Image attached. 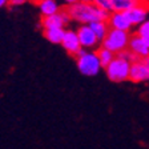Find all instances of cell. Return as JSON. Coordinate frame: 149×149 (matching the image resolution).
<instances>
[{"label": "cell", "instance_id": "cell-1", "mask_svg": "<svg viewBox=\"0 0 149 149\" xmlns=\"http://www.w3.org/2000/svg\"><path fill=\"white\" fill-rule=\"evenodd\" d=\"M67 12L69 13L71 20L79 23L80 25L92 24L95 22H108L111 15L104 9H100L93 3H83V1L68 6Z\"/></svg>", "mask_w": 149, "mask_h": 149}, {"label": "cell", "instance_id": "cell-2", "mask_svg": "<svg viewBox=\"0 0 149 149\" xmlns=\"http://www.w3.org/2000/svg\"><path fill=\"white\" fill-rule=\"evenodd\" d=\"M76 67L83 76L88 77L97 76L100 71L104 69L96 51H88L84 48L76 55Z\"/></svg>", "mask_w": 149, "mask_h": 149}, {"label": "cell", "instance_id": "cell-3", "mask_svg": "<svg viewBox=\"0 0 149 149\" xmlns=\"http://www.w3.org/2000/svg\"><path fill=\"white\" fill-rule=\"evenodd\" d=\"M130 37H132V35H130L129 32L112 29L111 28L108 35L105 36V39L101 41V47L109 49L111 52L115 53V55H118V53L128 49Z\"/></svg>", "mask_w": 149, "mask_h": 149}, {"label": "cell", "instance_id": "cell-4", "mask_svg": "<svg viewBox=\"0 0 149 149\" xmlns=\"http://www.w3.org/2000/svg\"><path fill=\"white\" fill-rule=\"evenodd\" d=\"M130 68L132 63L116 56L115 60L105 68V74L112 83H124L130 77Z\"/></svg>", "mask_w": 149, "mask_h": 149}, {"label": "cell", "instance_id": "cell-5", "mask_svg": "<svg viewBox=\"0 0 149 149\" xmlns=\"http://www.w3.org/2000/svg\"><path fill=\"white\" fill-rule=\"evenodd\" d=\"M130 81L133 83H146L149 81V56L139 59L132 64L130 68Z\"/></svg>", "mask_w": 149, "mask_h": 149}, {"label": "cell", "instance_id": "cell-6", "mask_svg": "<svg viewBox=\"0 0 149 149\" xmlns=\"http://www.w3.org/2000/svg\"><path fill=\"white\" fill-rule=\"evenodd\" d=\"M128 49L136 56L137 60L148 57L149 56V39L140 36V35H137V33L132 35Z\"/></svg>", "mask_w": 149, "mask_h": 149}, {"label": "cell", "instance_id": "cell-7", "mask_svg": "<svg viewBox=\"0 0 149 149\" xmlns=\"http://www.w3.org/2000/svg\"><path fill=\"white\" fill-rule=\"evenodd\" d=\"M79 36V40L81 43V47L84 49H92V48H96L99 44H101L97 39V36L95 35L93 29L91 28L89 24H84V25H79V28L76 29Z\"/></svg>", "mask_w": 149, "mask_h": 149}, {"label": "cell", "instance_id": "cell-8", "mask_svg": "<svg viewBox=\"0 0 149 149\" xmlns=\"http://www.w3.org/2000/svg\"><path fill=\"white\" fill-rule=\"evenodd\" d=\"M127 16L133 27H139L149 19V4L145 1H141L139 6L127 11Z\"/></svg>", "mask_w": 149, "mask_h": 149}, {"label": "cell", "instance_id": "cell-9", "mask_svg": "<svg viewBox=\"0 0 149 149\" xmlns=\"http://www.w3.org/2000/svg\"><path fill=\"white\" fill-rule=\"evenodd\" d=\"M71 22L69 13L67 9H61L59 13L52 16H47L41 20V28L43 29H51V28H65V25Z\"/></svg>", "mask_w": 149, "mask_h": 149}, {"label": "cell", "instance_id": "cell-10", "mask_svg": "<svg viewBox=\"0 0 149 149\" xmlns=\"http://www.w3.org/2000/svg\"><path fill=\"white\" fill-rule=\"evenodd\" d=\"M61 47L64 48L65 52L68 53V55L76 57V55L83 49L81 43H80V40H79L77 32L73 31V29H67L65 35H64V39H63V41H61Z\"/></svg>", "mask_w": 149, "mask_h": 149}, {"label": "cell", "instance_id": "cell-11", "mask_svg": "<svg viewBox=\"0 0 149 149\" xmlns=\"http://www.w3.org/2000/svg\"><path fill=\"white\" fill-rule=\"evenodd\" d=\"M108 24L112 29H118V31L124 32H129L133 28L130 20L127 16V12H112L109 15Z\"/></svg>", "mask_w": 149, "mask_h": 149}, {"label": "cell", "instance_id": "cell-12", "mask_svg": "<svg viewBox=\"0 0 149 149\" xmlns=\"http://www.w3.org/2000/svg\"><path fill=\"white\" fill-rule=\"evenodd\" d=\"M37 6H39V11H40L43 17L56 15V13H59L61 11L57 0H40L37 3Z\"/></svg>", "mask_w": 149, "mask_h": 149}, {"label": "cell", "instance_id": "cell-13", "mask_svg": "<svg viewBox=\"0 0 149 149\" xmlns=\"http://www.w3.org/2000/svg\"><path fill=\"white\" fill-rule=\"evenodd\" d=\"M143 0H111L112 12H127L133 7L139 6Z\"/></svg>", "mask_w": 149, "mask_h": 149}, {"label": "cell", "instance_id": "cell-14", "mask_svg": "<svg viewBox=\"0 0 149 149\" xmlns=\"http://www.w3.org/2000/svg\"><path fill=\"white\" fill-rule=\"evenodd\" d=\"M65 31H67L65 28H51V29H43V35L51 44H60L61 45Z\"/></svg>", "mask_w": 149, "mask_h": 149}, {"label": "cell", "instance_id": "cell-15", "mask_svg": "<svg viewBox=\"0 0 149 149\" xmlns=\"http://www.w3.org/2000/svg\"><path fill=\"white\" fill-rule=\"evenodd\" d=\"M91 28L93 29V32H95V35L97 36V39H99V41L101 43L104 39H105V36L108 35L109 32V24L108 22H95L92 23V24H89Z\"/></svg>", "mask_w": 149, "mask_h": 149}, {"label": "cell", "instance_id": "cell-16", "mask_svg": "<svg viewBox=\"0 0 149 149\" xmlns=\"http://www.w3.org/2000/svg\"><path fill=\"white\" fill-rule=\"evenodd\" d=\"M96 53H97V56H99L100 63H101V65H102V68L104 69H105L116 57L115 53L111 52L109 49H107V48H104V47H101V45H100V48L96 49Z\"/></svg>", "mask_w": 149, "mask_h": 149}, {"label": "cell", "instance_id": "cell-17", "mask_svg": "<svg viewBox=\"0 0 149 149\" xmlns=\"http://www.w3.org/2000/svg\"><path fill=\"white\" fill-rule=\"evenodd\" d=\"M93 4L96 7H99L100 9H104L107 12L112 13V4H111V0H93L92 1Z\"/></svg>", "mask_w": 149, "mask_h": 149}, {"label": "cell", "instance_id": "cell-18", "mask_svg": "<svg viewBox=\"0 0 149 149\" xmlns=\"http://www.w3.org/2000/svg\"><path fill=\"white\" fill-rule=\"evenodd\" d=\"M136 33L140 35V36L149 39V19L146 20L145 23H143L141 25H139V27H137V32H136Z\"/></svg>", "mask_w": 149, "mask_h": 149}, {"label": "cell", "instance_id": "cell-19", "mask_svg": "<svg viewBox=\"0 0 149 149\" xmlns=\"http://www.w3.org/2000/svg\"><path fill=\"white\" fill-rule=\"evenodd\" d=\"M28 0H9V6L11 7H22L27 3Z\"/></svg>", "mask_w": 149, "mask_h": 149}, {"label": "cell", "instance_id": "cell-20", "mask_svg": "<svg viewBox=\"0 0 149 149\" xmlns=\"http://www.w3.org/2000/svg\"><path fill=\"white\" fill-rule=\"evenodd\" d=\"M63 3H65L67 6H72V4H76V3H79L80 0H61Z\"/></svg>", "mask_w": 149, "mask_h": 149}, {"label": "cell", "instance_id": "cell-21", "mask_svg": "<svg viewBox=\"0 0 149 149\" xmlns=\"http://www.w3.org/2000/svg\"><path fill=\"white\" fill-rule=\"evenodd\" d=\"M9 4V0H0V8H4Z\"/></svg>", "mask_w": 149, "mask_h": 149}, {"label": "cell", "instance_id": "cell-22", "mask_svg": "<svg viewBox=\"0 0 149 149\" xmlns=\"http://www.w3.org/2000/svg\"><path fill=\"white\" fill-rule=\"evenodd\" d=\"M80 1H83V3H92L93 0H80Z\"/></svg>", "mask_w": 149, "mask_h": 149}]
</instances>
